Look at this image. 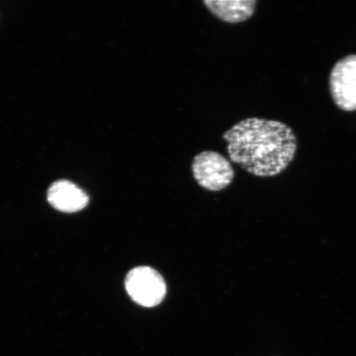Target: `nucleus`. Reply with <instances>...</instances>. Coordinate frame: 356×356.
Wrapping results in <instances>:
<instances>
[{"label":"nucleus","mask_w":356,"mask_h":356,"mask_svg":"<svg viewBox=\"0 0 356 356\" xmlns=\"http://www.w3.org/2000/svg\"><path fill=\"white\" fill-rule=\"evenodd\" d=\"M222 139L231 161L259 177L277 176L286 170L297 150L292 129L273 120H242L226 131Z\"/></svg>","instance_id":"obj_1"},{"label":"nucleus","mask_w":356,"mask_h":356,"mask_svg":"<svg viewBox=\"0 0 356 356\" xmlns=\"http://www.w3.org/2000/svg\"><path fill=\"white\" fill-rule=\"evenodd\" d=\"M124 287L131 299L145 308L161 304L167 293L165 280L150 266H137L129 271Z\"/></svg>","instance_id":"obj_2"},{"label":"nucleus","mask_w":356,"mask_h":356,"mask_svg":"<svg viewBox=\"0 0 356 356\" xmlns=\"http://www.w3.org/2000/svg\"><path fill=\"white\" fill-rule=\"evenodd\" d=\"M195 180L202 188L211 191L224 190L232 184L234 170L229 160L217 151H202L191 163Z\"/></svg>","instance_id":"obj_3"},{"label":"nucleus","mask_w":356,"mask_h":356,"mask_svg":"<svg viewBox=\"0 0 356 356\" xmlns=\"http://www.w3.org/2000/svg\"><path fill=\"white\" fill-rule=\"evenodd\" d=\"M329 86L338 108L345 111H356V55L347 56L337 62Z\"/></svg>","instance_id":"obj_4"},{"label":"nucleus","mask_w":356,"mask_h":356,"mask_svg":"<svg viewBox=\"0 0 356 356\" xmlns=\"http://www.w3.org/2000/svg\"><path fill=\"white\" fill-rule=\"evenodd\" d=\"M47 200L57 211L74 213L88 206L89 197L86 191L73 182L62 179L53 182L49 188Z\"/></svg>","instance_id":"obj_5"},{"label":"nucleus","mask_w":356,"mask_h":356,"mask_svg":"<svg viewBox=\"0 0 356 356\" xmlns=\"http://www.w3.org/2000/svg\"><path fill=\"white\" fill-rule=\"evenodd\" d=\"M212 15L227 24H240L254 15L256 0H204Z\"/></svg>","instance_id":"obj_6"}]
</instances>
